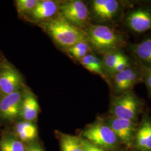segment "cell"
Here are the masks:
<instances>
[{
	"label": "cell",
	"mask_w": 151,
	"mask_h": 151,
	"mask_svg": "<svg viewBox=\"0 0 151 151\" xmlns=\"http://www.w3.org/2000/svg\"><path fill=\"white\" fill-rule=\"evenodd\" d=\"M54 42L67 49L87 40L86 32L60 15L55 16L39 24Z\"/></svg>",
	"instance_id": "obj_1"
},
{
	"label": "cell",
	"mask_w": 151,
	"mask_h": 151,
	"mask_svg": "<svg viewBox=\"0 0 151 151\" xmlns=\"http://www.w3.org/2000/svg\"><path fill=\"white\" fill-rule=\"evenodd\" d=\"M86 34L90 45L105 53L115 51L124 43L122 36L106 25H91L87 30Z\"/></svg>",
	"instance_id": "obj_2"
},
{
	"label": "cell",
	"mask_w": 151,
	"mask_h": 151,
	"mask_svg": "<svg viewBox=\"0 0 151 151\" xmlns=\"http://www.w3.org/2000/svg\"><path fill=\"white\" fill-rule=\"evenodd\" d=\"M81 138L106 151L116 148L119 143L113 130L104 120L88 125L81 132Z\"/></svg>",
	"instance_id": "obj_3"
},
{
	"label": "cell",
	"mask_w": 151,
	"mask_h": 151,
	"mask_svg": "<svg viewBox=\"0 0 151 151\" xmlns=\"http://www.w3.org/2000/svg\"><path fill=\"white\" fill-rule=\"evenodd\" d=\"M139 110V103L137 97L129 91L114 97L110 104L111 116L120 119L134 122Z\"/></svg>",
	"instance_id": "obj_4"
},
{
	"label": "cell",
	"mask_w": 151,
	"mask_h": 151,
	"mask_svg": "<svg viewBox=\"0 0 151 151\" xmlns=\"http://www.w3.org/2000/svg\"><path fill=\"white\" fill-rule=\"evenodd\" d=\"M60 16L77 27L81 28L88 21V9L82 1H65L60 6Z\"/></svg>",
	"instance_id": "obj_5"
},
{
	"label": "cell",
	"mask_w": 151,
	"mask_h": 151,
	"mask_svg": "<svg viewBox=\"0 0 151 151\" xmlns=\"http://www.w3.org/2000/svg\"><path fill=\"white\" fill-rule=\"evenodd\" d=\"M113 130L119 142L130 147L134 141L136 126L134 122L110 116L104 120Z\"/></svg>",
	"instance_id": "obj_6"
},
{
	"label": "cell",
	"mask_w": 151,
	"mask_h": 151,
	"mask_svg": "<svg viewBox=\"0 0 151 151\" xmlns=\"http://www.w3.org/2000/svg\"><path fill=\"white\" fill-rule=\"evenodd\" d=\"M24 92L22 90L0 98V117L14 120L20 117Z\"/></svg>",
	"instance_id": "obj_7"
},
{
	"label": "cell",
	"mask_w": 151,
	"mask_h": 151,
	"mask_svg": "<svg viewBox=\"0 0 151 151\" xmlns=\"http://www.w3.org/2000/svg\"><path fill=\"white\" fill-rule=\"evenodd\" d=\"M22 80L17 70L10 65H6L0 70V94L8 95L22 90Z\"/></svg>",
	"instance_id": "obj_8"
},
{
	"label": "cell",
	"mask_w": 151,
	"mask_h": 151,
	"mask_svg": "<svg viewBox=\"0 0 151 151\" xmlns=\"http://www.w3.org/2000/svg\"><path fill=\"white\" fill-rule=\"evenodd\" d=\"M60 6L56 1L52 0L39 1L38 4L27 17L34 22H42L54 17L60 10Z\"/></svg>",
	"instance_id": "obj_9"
},
{
	"label": "cell",
	"mask_w": 151,
	"mask_h": 151,
	"mask_svg": "<svg viewBox=\"0 0 151 151\" xmlns=\"http://www.w3.org/2000/svg\"><path fill=\"white\" fill-rule=\"evenodd\" d=\"M127 23L131 30L143 32L151 29V12L144 9H137L130 12Z\"/></svg>",
	"instance_id": "obj_10"
},
{
	"label": "cell",
	"mask_w": 151,
	"mask_h": 151,
	"mask_svg": "<svg viewBox=\"0 0 151 151\" xmlns=\"http://www.w3.org/2000/svg\"><path fill=\"white\" fill-rule=\"evenodd\" d=\"M91 7L97 19L106 21L115 16L119 10V2L116 0H94Z\"/></svg>",
	"instance_id": "obj_11"
},
{
	"label": "cell",
	"mask_w": 151,
	"mask_h": 151,
	"mask_svg": "<svg viewBox=\"0 0 151 151\" xmlns=\"http://www.w3.org/2000/svg\"><path fill=\"white\" fill-rule=\"evenodd\" d=\"M134 143L139 151H151V119L147 116L136 130Z\"/></svg>",
	"instance_id": "obj_12"
},
{
	"label": "cell",
	"mask_w": 151,
	"mask_h": 151,
	"mask_svg": "<svg viewBox=\"0 0 151 151\" xmlns=\"http://www.w3.org/2000/svg\"><path fill=\"white\" fill-rule=\"evenodd\" d=\"M138 76L139 73L137 70L130 67L115 74L114 84L116 91L119 92L129 91L138 81Z\"/></svg>",
	"instance_id": "obj_13"
},
{
	"label": "cell",
	"mask_w": 151,
	"mask_h": 151,
	"mask_svg": "<svg viewBox=\"0 0 151 151\" xmlns=\"http://www.w3.org/2000/svg\"><path fill=\"white\" fill-rule=\"evenodd\" d=\"M40 107L38 100L31 92H24L21 115L23 120L34 122L38 118Z\"/></svg>",
	"instance_id": "obj_14"
},
{
	"label": "cell",
	"mask_w": 151,
	"mask_h": 151,
	"mask_svg": "<svg viewBox=\"0 0 151 151\" xmlns=\"http://www.w3.org/2000/svg\"><path fill=\"white\" fill-rule=\"evenodd\" d=\"M15 135L24 144L35 140L38 137V129L34 123L22 120L15 127Z\"/></svg>",
	"instance_id": "obj_15"
},
{
	"label": "cell",
	"mask_w": 151,
	"mask_h": 151,
	"mask_svg": "<svg viewBox=\"0 0 151 151\" xmlns=\"http://www.w3.org/2000/svg\"><path fill=\"white\" fill-rule=\"evenodd\" d=\"M78 60L87 70L105 78L103 62L94 54H87L86 56Z\"/></svg>",
	"instance_id": "obj_16"
},
{
	"label": "cell",
	"mask_w": 151,
	"mask_h": 151,
	"mask_svg": "<svg viewBox=\"0 0 151 151\" xmlns=\"http://www.w3.org/2000/svg\"><path fill=\"white\" fill-rule=\"evenodd\" d=\"M60 151H83L80 137L59 133Z\"/></svg>",
	"instance_id": "obj_17"
},
{
	"label": "cell",
	"mask_w": 151,
	"mask_h": 151,
	"mask_svg": "<svg viewBox=\"0 0 151 151\" xmlns=\"http://www.w3.org/2000/svg\"><path fill=\"white\" fill-rule=\"evenodd\" d=\"M136 57L142 62L151 66V38L144 39L133 47Z\"/></svg>",
	"instance_id": "obj_18"
},
{
	"label": "cell",
	"mask_w": 151,
	"mask_h": 151,
	"mask_svg": "<svg viewBox=\"0 0 151 151\" xmlns=\"http://www.w3.org/2000/svg\"><path fill=\"white\" fill-rule=\"evenodd\" d=\"M1 151H24V144L15 134H6L0 140Z\"/></svg>",
	"instance_id": "obj_19"
},
{
	"label": "cell",
	"mask_w": 151,
	"mask_h": 151,
	"mask_svg": "<svg viewBox=\"0 0 151 151\" xmlns=\"http://www.w3.org/2000/svg\"><path fill=\"white\" fill-rule=\"evenodd\" d=\"M125 55L122 53L118 51H113L105 53L103 62L104 70L111 74L114 68Z\"/></svg>",
	"instance_id": "obj_20"
},
{
	"label": "cell",
	"mask_w": 151,
	"mask_h": 151,
	"mask_svg": "<svg viewBox=\"0 0 151 151\" xmlns=\"http://www.w3.org/2000/svg\"><path fill=\"white\" fill-rule=\"evenodd\" d=\"M68 53L77 60H80L91 51V46L87 40L77 43L69 48L67 49Z\"/></svg>",
	"instance_id": "obj_21"
},
{
	"label": "cell",
	"mask_w": 151,
	"mask_h": 151,
	"mask_svg": "<svg viewBox=\"0 0 151 151\" xmlns=\"http://www.w3.org/2000/svg\"><path fill=\"white\" fill-rule=\"evenodd\" d=\"M39 0H17L15 2L18 14L21 16H27L34 10Z\"/></svg>",
	"instance_id": "obj_22"
},
{
	"label": "cell",
	"mask_w": 151,
	"mask_h": 151,
	"mask_svg": "<svg viewBox=\"0 0 151 151\" xmlns=\"http://www.w3.org/2000/svg\"><path fill=\"white\" fill-rule=\"evenodd\" d=\"M80 140L83 151H106V150L95 146L81 137H80Z\"/></svg>",
	"instance_id": "obj_23"
},
{
	"label": "cell",
	"mask_w": 151,
	"mask_h": 151,
	"mask_svg": "<svg viewBox=\"0 0 151 151\" xmlns=\"http://www.w3.org/2000/svg\"><path fill=\"white\" fill-rule=\"evenodd\" d=\"M142 74L147 87L151 93V66H147L142 69Z\"/></svg>",
	"instance_id": "obj_24"
},
{
	"label": "cell",
	"mask_w": 151,
	"mask_h": 151,
	"mask_svg": "<svg viewBox=\"0 0 151 151\" xmlns=\"http://www.w3.org/2000/svg\"><path fill=\"white\" fill-rule=\"evenodd\" d=\"M129 66V62L128 58L125 56L123 58L119 61L114 68L111 74H116L120 72H122L127 68Z\"/></svg>",
	"instance_id": "obj_25"
},
{
	"label": "cell",
	"mask_w": 151,
	"mask_h": 151,
	"mask_svg": "<svg viewBox=\"0 0 151 151\" xmlns=\"http://www.w3.org/2000/svg\"><path fill=\"white\" fill-rule=\"evenodd\" d=\"M24 151H44L43 147L35 140L24 144Z\"/></svg>",
	"instance_id": "obj_26"
},
{
	"label": "cell",
	"mask_w": 151,
	"mask_h": 151,
	"mask_svg": "<svg viewBox=\"0 0 151 151\" xmlns=\"http://www.w3.org/2000/svg\"><path fill=\"white\" fill-rule=\"evenodd\" d=\"M0 70H1V69H0Z\"/></svg>",
	"instance_id": "obj_27"
}]
</instances>
